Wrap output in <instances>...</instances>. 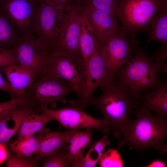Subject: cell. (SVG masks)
<instances>
[{
	"label": "cell",
	"mask_w": 167,
	"mask_h": 167,
	"mask_svg": "<svg viewBox=\"0 0 167 167\" xmlns=\"http://www.w3.org/2000/svg\"><path fill=\"white\" fill-rule=\"evenodd\" d=\"M101 89L102 94L92 97L89 104L101 113L108 125L109 132L120 139L131 120L130 115L137 107L142 93H133L115 79Z\"/></svg>",
	"instance_id": "cell-1"
},
{
	"label": "cell",
	"mask_w": 167,
	"mask_h": 167,
	"mask_svg": "<svg viewBox=\"0 0 167 167\" xmlns=\"http://www.w3.org/2000/svg\"><path fill=\"white\" fill-rule=\"evenodd\" d=\"M136 119H131L119 141L117 150L125 145L139 151L152 148L164 154L166 145L163 143L167 136L166 118L153 115L150 111L137 107L134 113Z\"/></svg>",
	"instance_id": "cell-2"
},
{
	"label": "cell",
	"mask_w": 167,
	"mask_h": 167,
	"mask_svg": "<svg viewBox=\"0 0 167 167\" xmlns=\"http://www.w3.org/2000/svg\"><path fill=\"white\" fill-rule=\"evenodd\" d=\"M166 55L161 52H156L153 57L148 56L139 46L132 58L115 76L116 80L133 93L142 94L160 82L158 74L166 71Z\"/></svg>",
	"instance_id": "cell-3"
},
{
	"label": "cell",
	"mask_w": 167,
	"mask_h": 167,
	"mask_svg": "<svg viewBox=\"0 0 167 167\" xmlns=\"http://www.w3.org/2000/svg\"><path fill=\"white\" fill-rule=\"evenodd\" d=\"M166 5V0H118L117 16L122 29L136 36L147 32L159 11Z\"/></svg>",
	"instance_id": "cell-4"
},
{
	"label": "cell",
	"mask_w": 167,
	"mask_h": 167,
	"mask_svg": "<svg viewBox=\"0 0 167 167\" xmlns=\"http://www.w3.org/2000/svg\"><path fill=\"white\" fill-rule=\"evenodd\" d=\"M71 92L67 82L47 72L38 77L26 89L24 95L42 110L57 102L66 103V96Z\"/></svg>",
	"instance_id": "cell-5"
},
{
	"label": "cell",
	"mask_w": 167,
	"mask_h": 167,
	"mask_svg": "<svg viewBox=\"0 0 167 167\" xmlns=\"http://www.w3.org/2000/svg\"><path fill=\"white\" fill-rule=\"evenodd\" d=\"M48 72L67 82L72 92L79 97L84 92L87 71L80 54L72 53L51 54Z\"/></svg>",
	"instance_id": "cell-6"
},
{
	"label": "cell",
	"mask_w": 167,
	"mask_h": 167,
	"mask_svg": "<svg viewBox=\"0 0 167 167\" xmlns=\"http://www.w3.org/2000/svg\"><path fill=\"white\" fill-rule=\"evenodd\" d=\"M11 48L17 64L32 71L37 78L48 72L50 49L34 36H20Z\"/></svg>",
	"instance_id": "cell-7"
},
{
	"label": "cell",
	"mask_w": 167,
	"mask_h": 167,
	"mask_svg": "<svg viewBox=\"0 0 167 167\" xmlns=\"http://www.w3.org/2000/svg\"><path fill=\"white\" fill-rule=\"evenodd\" d=\"M136 36L120 30L102 45L101 54L110 74L115 77L133 56L139 43Z\"/></svg>",
	"instance_id": "cell-8"
},
{
	"label": "cell",
	"mask_w": 167,
	"mask_h": 167,
	"mask_svg": "<svg viewBox=\"0 0 167 167\" xmlns=\"http://www.w3.org/2000/svg\"><path fill=\"white\" fill-rule=\"evenodd\" d=\"M102 45L95 41L94 49L88 64L86 88L82 95L70 102L72 107L82 109L89 104L93 93L98 87H105L115 79L110 73L101 54Z\"/></svg>",
	"instance_id": "cell-9"
},
{
	"label": "cell",
	"mask_w": 167,
	"mask_h": 167,
	"mask_svg": "<svg viewBox=\"0 0 167 167\" xmlns=\"http://www.w3.org/2000/svg\"><path fill=\"white\" fill-rule=\"evenodd\" d=\"M58 33L49 47L52 55L63 53L80 54L79 40L83 10L75 6H67Z\"/></svg>",
	"instance_id": "cell-10"
},
{
	"label": "cell",
	"mask_w": 167,
	"mask_h": 167,
	"mask_svg": "<svg viewBox=\"0 0 167 167\" xmlns=\"http://www.w3.org/2000/svg\"><path fill=\"white\" fill-rule=\"evenodd\" d=\"M38 0H0V10L20 36H33Z\"/></svg>",
	"instance_id": "cell-11"
},
{
	"label": "cell",
	"mask_w": 167,
	"mask_h": 167,
	"mask_svg": "<svg viewBox=\"0 0 167 167\" xmlns=\"http://www.w3.org/2000/svg\"><path fill=\"white\" fill-rule=\"evenodd\" d=\"M64 12L38 0L33 26V36L49 48L59 31Z\"/></svg>",
	"instance_id": "cell-12"
},
{
	"label": "cell",
	"mask_w": 167,
	"mask_h": 167,
	"mask_svg": "<svg viewBox=\"0 0 167 167\" xmlns=\"http://www.w3.org/2000/svg\"><path fill=\"white\" fill-rule=\"evenodd\" d=\"M42 112L68 129H94L105 134L109 132L108 125L103 118H95L77 108L72 106L58 109L48 108L42 110Z\"/></svg>",
	"instance_id": "cell-13"
},
{
	"label": "cell",
	"mask_w": 167,
	"mask_h": 167,
	"mask_svg": "<svg viewBox=\"0 0 167 167\" xmlns=\"http://www.w3.org/2000/svg\"><path fill=\"white\" fill-rule=\"evenodd\" d=\"M91 28L95 41L102 45L118 32L121 27L118 20L88 3L84 9Z\"/></svg>",
	"instance_id": "cell-14"
},
{
	"label": "cell",
	"mask_w": 167,
	"mask_h": 167,
	"mask_svg": "<svg viewBox=\"0 0 167 167\" xmlns=\"http://www.w3.org/2000/svg\"><path fill=\"white\" fill-rule=\"evenodd\" d=\"M41 112V109L28 101L11 110L0 121V144L8 142L27 116Z\"/></svg>",
	"instance_id": "cell-15"
},
{
	"label": "cell",
	"mask_w": 167,
	"mask_h": 167,
	"mask_svg": "<svg viewBox=\"0 0 167 167\" xmlns=\"http://www.w3.org/2000/svg\"><path fill=\"white\" fill-rule=\"evenodd\" d=\"M75 129H68L64 132L52 131L44 127L37 135L38 148L35 158L40 161L66 145Z\"/></svg>",
	"instance_id": "cell-16"
},
{
	"label": "cell",
	"mask_w": 167,
	"mask_h": 167,
	"mask_svg": "<svg viewBox=\"0 0 167 167\" xmlns=\"http://www.w3.org/2000/svg\"><path fill=\"white\" fill-rule=\"evenodd\" d=\"M6 76L15 98L24 95L26 89L37 78L31 70L22 66L11 64L0 67Z\"/></svg>",
	"instance_id": "cell-17"
},
{
	"label": "cell",
	"mask_w": 167,
	"mask_h": 167,
	"mask_svg": "<svg viewBox=\"0 0 167 167\" xmlns=\"http://www.w3.org/2000/svg\"><path fill=\"white\" fill-rule=\"evenodd\" d=\"M137 107L152 111L156 115L166 118L167 117V79L154 88L146 91L143 94H142Z\"/></svg>",
	"instance_id": "cell-18"
},
{
	"label": "cell",
	"mask_w": 167,
	"mask_h": 167,
	"mask_svg": "<svg viewBox=\"0 0 167 167\" xmlns=\"http://www.w3.org/2000/svg\"><path fill=\"white\" fill-rule=\"evenodd\" d=\"M92 129L79 131L75 129L67 144V155L71 163L72 161L83 155L85 149L93 141Z\"/></svg>",
	"instance_id": "cell-19"
},
{
	"label": "cell",
	"mask_w": 167,
	"mask_h": 167,
	"mask_svg": "<svg viewBox=\"0 0 167 167\" xmlns=\"http://www.w3.org/2000/svg\"><path fill=\"white\" fill-rule=\"evenodd\" d=\"M79 43L80 54L87 71L89 60L95 48V41L84 9L80 17Z\"/></svg>",
	"instance_id": "cell-20"
},
{
	"label": "cell",
	"mask_w": 167,
	"mask_h": 167,
	"mask_svg": "<svg viewBox=\"0 0 167 167\" xmlns=\"http://www.w3.org/2000/svg\"><path fill=\"white\" fill-rule=\"evenodd\" d=\"M148 44L156 41L160 42L161 47L166 48L167 44V6L161 9L151 22L147 31Z\"/></svg>",
	"instance_id": "cell-21"
},
{
	"label": "cell",
	"mask_w": 167,
	"mask_h": 167,
	"mask_svg": "<svg viewBox=\"0 0 167 167\" xmlns=\"http://www.w3.org/2000/svg\"><path fill=\"white\" fill-rule=\"evenodd\" d=\"M30 114L25 118L17 132L15 139L34 135L41 130L52 118L46 113L42 112Z\"/></svg>",
	"instance_id": "cell-22"
},
{
	"label": "cell",
	"mask_w": 167,
	"mask_h": 167,
	"mask_svg": "<svg viewBox=\"0 0 167 167\" xmlns=\"http://www.w3.org/2000/svg\"><path fill=\"white\" fill-rule=\"evenodd\" d=\"M38 147L37 137L33 135L15 139L10 144V150L17 155L28 157L36 154Z\"/></svg>",
	"instance_id": "cell-23"
},
{
	"label": "cell",
	"mask_w": 167,
	"mask_h": 167,
	"mask_svg": "<svg viewBox=\"0 0 167 167\" xmlns=\"http://www.w3.org/2000/svg\"><path fill=\"white\" fill-rule=\"evenodd\" d=\"M20 37L0 10V48H12Z\"/></svg>",
	"instance_id": "cell-24"
},
{
	"label": "cell",
	"mask_w": 167,
	"mask_h": 167,
	"mask_svg": "<svg viewBox=\"0 0 167 167\" xmlns=\"http://www.w3.org/2000/svg\"><path fill=\"white\" fill-rule=\"evenodd\" d=\"M42 160L43 167H67L71 165L67 156L66 145Z\"/></svg>",
	"instance_id": "cell-25"
},
{
	"label": "cell",
	"mask_w": 167,
	"mask_h": 167,
	"mask_svg": "<svg viewBox=\"0 0 167 167\" xmlns=\"http://www.w3.org/2000/svg\"><path fill=\"white\" fill-rule=\"evenodd\" d=\"M5 161L6 166L8 167H37L39 162L32 156H22L11 152L7 155Z\"/></svg>",
	"instance_id": "cell-26"
},
{
	"label": "cell",
	"mask_w": 167,
	"mask_h": 167,
	"mask_svg": "<svg viewBox=\"0 0 167 167\" xmlns=\"http://www.w3.org/2000/svg\"><path fill=\"white\" fill-rule=\"evenodd\" d=\"M101 167H122L123 163L117 149H109L101 155L99 161Z\"/></svg>",
	"instance_id": "cell-27"
},
{
	"label": "cell",
	"mask_w": 167,
	"mask_h": 167,
	"mask_svg": "<svg viewBox=\"0 0 167 167\" xmlns=\"http://www.w3.org/2000/svg\"><path fill=\"white\" fill-rule=\"evenodd\" d=\"M118 0H89L88 3L95 8L118 20L117 10Z\"/></svg>",
	"instance_id": "cell-28"
},
{
	"label": "cell",
	"mask_w": 167,
	"mask_h": 167,
	"mask_svg": "<svg viewBox=\"0 0 167 167\" xmlns=\"http://www.w3.org/2000/svg\"><path fill=\"white\" fill-rule=\"evenodd\" d=\"M27 101L26 96L24 95L12 99L9 101L0 103V121L14 108Z\"/></svg>",
	"instance_id": "cell-29"
},
{
	"label": "cell",
	"mask_w": 167,
	"mask_h": 167,
	"mask_svg": "<svg viewBox=\"0 0 167 167\" xmlns=\"http://www.w3.org/2000/svg\"><path fill=\"white\" fill-rule=\"evenodd\" d=\"M11 64H17L12 48H0V67Z\"/></svg>",
	"instance_id": "cell-30"
},
{
	"label": "cell",
	"mask_w": 167,
	"mask_h": 167,
	"mask_svg": "<svg viewBox=\"0 0 167 167\" xmlns=\"http://www.w3.org/2000/svg\"><path fill=\"white\" fill-rule=\"evenodd\" d=\"M111 144L107 134H105L99 140L93 141L90 146V148L101 156L104 152L105 148L107 145Z\"/></svg>",
	"instance_id": "cell-31"
},
{
	"label": "cell",
	"mask_w": 167,
	"mask_h": 167,
	"mask_svg": "<svg viewBox=\"0 0 167 167\" xmlns=\"http://www.w3.org/2000/svg\"><path fill=\"white\" fill-rule=\"evenodd\" d=\"M56 8L65 11L67 6L69 0H42Z\"/></svg>",
	"instance_id": "cell-32"
},
{
	"label": "cell",
	"mask_w": 167,
	"mask_h": 167,
	"mask_svg": "<svg viewBox=\"0 0 167 167\" xmlns=\"http://www.w3.org/2000/svg\"><path fill=\"white\" fill-rule=\"evenodd\" d=\"M0 89L9 93L11 96L12 99L15 98L13 93L7 81L4 79L0 70Z\"/></svg>",
	"instance_id": "cell-33"
},
{
	"label": "cell",
	"mask_w": 167,
	"mask_h": 167,
	"mask_svg": "<svg viewBox=\"0 0 167 167\" xmlns=\"http://www.w3.org/2000/svg\"><path fill=\"white\" fill-rule=\"evenodd\" d=\"M144 167H165L166 164L163 161L160 160H155L151 161L148 164Z\"/></svg>",
	"instance_id": "cell-34"
},
{
	"label": "cell",
	"mask_w": 167,
	"mask_h": 167,
	"mask_svg": "<svg viewBox=\"0 0 167 167\" xmlns=\"http://www.w3.org/2000/svg\"><path fill=\"white\" fill-rule=\"evenodd\" d=\"M3 144H0V163L5 160L7 155Z\"/></svg>",
	"instance_id": "cell-35"
}]
</instances>
